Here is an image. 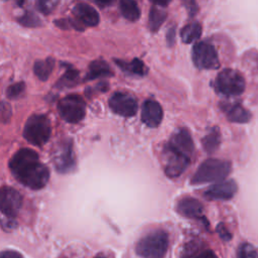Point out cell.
Wrapping results in <instances>:
<instances>
[{
  "mask_svg": "<svg viewBox=\"0 0 258 258\" xmlns=\"http://www.w3.org/2000/svg\"><path fill=\"white\" fill-rule=\"evenodd\" d=\"M8 165L14 177L26 187L40 189L48 182L49 170L39 161L38 154L32 149H19L11 157Z\"/></svg>",
  "mask_w": 258,
  "mask_h": 258,
  "instance_id": "cell-1",
  "label": "cell"
},
{
  "mask_svg": "<svg viewBox=\"0 0 258 258\" xmlns=\"http://www.w3.org/2000/svg\"><path fill=\"white\" fill-rule=\"evenodd\" d=\"M0 258H23L18 252L12 250H5L1 253Z\"/></svg>",
  "mask_w": 258,
  "mask_h": 258,
  "instance_id": "cell-33",
  "label": "cell"
},
{
  "mask_svg": "<svg viewBox=\"0 0 258 258\" xmlns=\"http://www.w3.org/2000/svg\"><path fill=\"white\" fill-rule=\"evenodd\" d=\"M52 162L57 171L67 173L75 168L76 160L71 140H62L52 152Z\"/></svg>",
  "mask_w": 258,
  "mask_h": 258,
  "instance_id": "cell-9",
  "label": "cell"
},
{
  "mask_svg": "<svg viewBox=\"0 0 258 258\" xmlns=\"http://www.w3.org/2000/svg\"><path fill=\"white\" fill-rule=\"evenodd\" d=\"M120 10L122 15L130 21H136L140 17V9L134 0H120Z\"/></svg>",
  "mask_w": 258,
  "mask_h": 258,
  "instance_id": "cell-22",
  "label": "cell"
},
{
  "mask_svg": "<svg viewBox=\"0 0 258 258\" xmlns=\"http://www.w3.org/2000/svg\"><path fill=\"white\" fill-rule=\"evenodd\" d=\"M163 155L165 159L164 172L168 177L171 178L179 176L188 166L190 161L189 156L174 149L168 144L164 146Z\"/></svg>",
  "mask_w": 258,
  "mask_h": 258,
  "instance_id": "cell-7",
  "label": "cell"
},
{
  "mask_svg": "<svg viewBox=\"0 0 258 258\" xmlns=\"http://www.w3.org/2000/svg\"><path fill=\"white\" fill-rule=\"evenodd\" d=\"M18 21L25 26H38L40 24V21L36 15H34L32 12H27L23 14L21 17L18 18Z\"/></svg>",
  "mask_w": 258,
  "mask_h": 258,
  "instance_id": "cell-28",
  "label": "cell"
},
{
  "mask_svg": "<svg viewBox=\"0 0 258 258\" xmlns=\"http://www.w3.org/2000/svg\"><path fill=\"white\" fill-rule=\"evenodd\" d=\"M58 3L59 0H36V6L43 14L51 13Z\"/></svg>",
  "mask_w": 258,
  "mask_h": 258,
  "instance_id": "cell-26",
  "label": "cell"
},
{
  "mask_svg": "<svg viewBox=\"0 0 258 258\" xmlns=\"http://www.w3.org/2000/svg\"><path fill=\"white\" fill-rule=\"evenodd\" d=\"M25 90V84L24 83H16L11 85L7 89V97L10 99H16L19 96L23 94Z\"/></svg>",
  "mask_w": 258,
  "mask_h": 258,
  "instance_id": "cell-29",
  "label": "cell"
},
{
  "mask_svg": "<svg viewBox=\"0 0 258 258\" xmlns=\"http://www.w3.org/2000/svg\"><path fill=\"white\" fill-rule=\"evenodd\" d=\"M176 211L182 217L201 219L204 214V207L198 200L194 198H184L177 203Z\"/></svg>",
  "mask_w": 258,
  "mask_h": 258,
  "instance_id": "cell-17",
  "label": "cell"
},
{
  "mask_svg": "<svg viewBox=\"0 0 258 258\" xmlns=\"http://www.w3.org/2000/svg\"><path fill=\"white\" fill-rule=\"evenodd\" d=\"M50 134V121L45 115H32L24 125L23 136L32 145L42 146L48 141Z\"/></svg>",
  "mask_w": 258,
  "mask_h": 258,
  "instance_id": "cell-4",
  "label": "cell"
},
{
  "mask_svg": "<svg viewBox=\"0 0 258 258\" xmlns=\"http://www.w3.org/2000/svg\"><path fill=\"white\" fill-rule=\"evenodd\" d=\"M183 5L185 6L186 10L188 11L190 16H194L198 10V6L196 3V0H182Z\"/></svg>",
  "mask_w": 258,
  "mask_h": 258,
  "instance_id": "cell-30",
  "label": "cell"
},
{
  "mask_svg": "<svg viewBox=\"0 0 258 258\" xmlns=\"http://www.w3.org/2000/svg\"><path fill=\"white\" fill-rule=\"evenodd\" d=\"M54 67V59L47 57L44 60H37L33 66L34 74L40 81H46Z\"/></svg>",
  "mask_w": 258,
  "mask_h": 258,
  "instance_id": "cell-19",
  "label": "cell"
},
{
  "mask_svg": "<svg viewBox=\"0 0 258 258\" xmlns=\"http://www.w3.org/2000/svg\"><path fill=\"white\" fill-rule=\"evenodd\" d=\"M73 26L77 29H83L84 26H95L99 23V14L94 7L87 3H78L73 9Z\"/></svg>",
  "mask_w": 258,
  "mask_h": 258,
  "instance_id": "cell-12",
  "label": "cell"
},
{
  "mask_svg": "<svg viewBox=\"0 0 258 258\" xmlns=\"http://www.w3.org/2000/svg\"><path fill=\"white\" fill-rule=\"evenodd\" d=\"M13 1H14L18 6H22L27 0H13Z\"/></svg>",
  "mask_w": 258,
  "mask_h": 258,
  "instance_id": "cell-36",
  "label": "cell"
},
{
  "mask_svg": "<svg viewBox=\"0 0 258 258\" xmlns=\"http://www.w3.org/2000/svg\"><path fill=\"white\" fill-rule=\"evenodd\" d=\"M109 106L114 113L124 117H131L137 112L136 99L124 92L114 93L109 100Z\"/></svg>",
  "mask_w": 258,
  "mask_h": 258,
  "instance_id": "cell-11",
  "label": "cell"
},
{
  "mask_svg": "<svg viewBox=\"0 0 258 258\" xmlns=\"http://www.w3.org/2000/svg\"><path fill=\"white\" fill-rule=\"evenodd\" d=\"M94 2H96L97 4H99L100 6H107L110 5L111 3H113L115 0H93Z\"/></svg>",
  "mask_w": 258,
  "mask_h": 258,
  "instance_id": "cell-34",
  "label": "cell"
},
{
  "mask_svg": "<svg viewBox=\"0 0 258 258\" xmlns=\"http://www.w3.org/2000/svg\"><path fill=\"white\" fill-rule=\"evenodd\" d=\"M231 163L226 160L210 158L205 160L191 177L192 184L223 181L231 172Z\"/></svg>",
  "mask_w": 258,
  "mask_h": 258,
  "instance_id": "cell-3",
  "label": "cell"
},
{
  "mask_svg": "<svg viewBox=\"0 0 258 258\" xmlns=\"http://www.w3.org/2000/svg\"><path fill=\"white\" fill-rule=\"evenodd\" d=\"M191 258H218V256L212 250H203L194 254Z\"/></svg>",
  "mask_w": 258,
  "mask_h": 258,
  "instance_id": "cell-31",
  "label": "cell"
},
{
  "mask_svg": "<svg viewBox=\"0 0 258 258\" xmlns=\"http://www.w3.org/2000/svg\"><path fill=\"white\" fill-rule=\"evenodd\" d=\"M22 206L21 195L10 186H3L0 194V207L2 215L7 219H13Z\"/></svg>",
  "mask_w": 258,
  "mask_h": 258,
  "instance_id": "cell-10",
  "label": "cell"
},
{
  "mask_svg": "<svg viewBox=\"0 0 258 258\" xmlns=\"http://www.w3.org/2000/svg\"><path fill=\"white\" fill-rule=\"evenodd\" d=\"M220 141H221V134L218 127H213L210 130V132L202 140L203 146L208 153L215 152L220 145Z\"/></svg>",
  "mask_w": 258,
  "mask_h": 258,
  "instance_id": "cell-21",
  "label": "cell"
},
{
  "mask_svg": "<svg viewBox=\"0 0 258 258\" xmlns=\"http://www.w3.org/2000/svg\"><path fill=\"white\" fill-rule=\"evenodd\" d=\"M79 78V72L76 71L73 68H70L67 70V72L63 74V76L59 79V81L56 84V87L58 88H64V87H72L75 86L77 83V80Z\"/></svg>",
  "mask_w": 258,
  "mask_h": 258,
  "instance_id": "cell-25",
  "label": "cell"
},
{
  "mask_svg": "<svg viewBox=\"0 0 258 258\" xmlns=\"http://www.w3.org/2000/svg\"><path fill=\"white\" fill-rule=\"evenodd\" d=\"M238 258H258V253L251 244L245 243L238 250Z\"/></svg>",
  "mask_w": 258,
  "mask_h": 258,
  "instance_id": "cell-27",
  "label": "cell"
},
{
  "mask_svg": "<svg viewBox=\"0 0 258 258\" xmlns=\"http://www.w3.org/2000/svg\"><path fill=\"white\" fill-rule=\"evenodd\" d=\"M217 231L218 233L220 234V237L225 240V241H228L231 239V235L230 233L228 232V230L226 229V227L223 225V224H220L218 227H217Z\"/></svg>",
  "mask_w": 258,
  "mask_h": 258,
  "instance_id": "cell-32",
  "label": "cell"
},
{
  "mask_svg": "<svg viewBox=\"0 0 258 258\" xmlns=\"http://www.w3.org/2000/svg\"><path fill=\"white\" fill-rule=\"evenodd\" d=\"M162 108L154 100H146L142 106L141 120L149 127H157L162 120Z\"/></svg>",
  "mask_w": 258,
  "mask_h": 258,
  "instance_id": "cell-14",
  "label": "cell"
},
{
  "mask_svg": "<svg viewBox=\"0 0 258 258\" xmlns=\"http://www.w3.org/2000/svg\"><path fill=\"white\" fill-rule=\"evenodd\" d=\"M215 88L222 95L228 97L238 96L245 90V80L238 71L225 69L217 76Z\"/></svg>",
  "mask_w": 258,
  "mask_h": 258,
  "instance_id": "cell-5",
  "label": "cell"
},
{
  "mask_svg": "<svg viewBox=\"0 0 258 258\" xmlns=\"http://www.w3.org/2000/svg\"><path fill=\"white\" fill-rule=\"evenodd\" d=\"M152 3L156 4V5H160V6H165L167 5L171 0H150Z\"/></svg>",
  "mask_w": 258,
  "mask_h": 258,
  "instance_id": "cell-35",
  "label": "cell"
},
{
  "mask_svg": "<svg viewBox=\"0 0 258 258\" xmlns=\"http://www.w3.org/2000/svg\"><path fill=\"white\" fill-rule=\"evenodd\" d=\"M115 62L125 72L132 74V75H137V76H144L147 73V68L145 64L138 58H134L131 62H126L124 60L120 59H115Z\"/></svg>",
  "mask_w": 258,
  "mask_h": 258,
  "instance_id": "cell-20",
  "label": "cell"
},
{
  "mask_svg": "<svg viewBox=\"0 0 258 258\" xmlns=\"http://www.w3.org/2000/svg\"><path fill=\"white\" fill-rule=\"evenodd\" d=\"M167 144L189 157L191 156L195 148L191 136L189 132L184 128L175 131Z\"/></svg>",
  "mask_w": 258,
  "mask_h": 258,
  "instance_id": "cell-15",
  "label": "cell"
},
{
  "mask_svg": "<svg viewBox=\"0 0 258 258\" xmlns=\"http://www.w3.org/2000/svg\"><path fill=\"white\" fill-rule=\"evenodd\" d=\"M58 112L63 120L69 123H78L85 117L86 104L77 95H70L58 102Z\"/></svg>",
  "mask_w": 258,
  "mask_h": 258,
  "instance_id": "cell-6",
  "label": "cell"
},
{
  "mask_svg": "<svg viewBox=\"0 0 258 258\" xmlns=\"http://www.w3.org/2000/svg\"><path fill=\"white\" fill-rule=\"evenodd\" d=\"M192 60L199 69L214 70L220 67L218 53L215 47L206 41H201L194 45Z\"/></svg>",
  "mask_w": 258,
  "mask_h": 258,
  "instance_id": "cell-8",
  "label": "cell"
},
{
  "mask_svg": "<svg viewBox=\"0 0 258 258\" xmlns=\"http://www.w3.org/2000/svg\"><path fill=\"white\" fill-rule=\"evenodd\" d=\"M95 258H106V257H102V256H98V257H95Z\"/></svg>",
  "mask_w": 258,
  "mask_h": 258,
  "instance_id": "cell-37",
  "label": "cell"
},
{
  "mask_svg": "<svg viewBox=\"0 0 258 258\" xmlns=\"http://www.w3.org/2000/svg\"><path fill=\"white\" fill-rule=\"evenodd\" d=\"M237 191V184L234 180H226L215 183L204 194L205 198L211 201H226L234 197Z\"/></svg>",
  "mask_w": 258,
  "mask_h": 258,
  "instance_id": "cell-13",
  "label": "cell"
},
{
  "mask_svg": "<svg viewBox=\"0 0 258 258\" xmlns=\"http://www.w3.org/2000/svg\"><path fill=\"white\" fill-rule=\"evenodd\" d=\"M202 34V26L199 22H191L185 25L180 31V37L183 42L190 43L198 39Z\"/></svg>",
  "mask_w": 258,
  "mask_h": 258,
  "instance_id": "cell-23",
  "label": "cell"
},
{
  "mask_svg": "<svg viewBox=\"0 0 258 258\" xmlns=\"http://www.w3.org/2000/svg\"><path fill=\"white\" fill-rule=\"evenodd\" d=\"M168 235L163 230H155L143 236L136 244V254L142 258H163L168 249Z\"/></svg>",
  "mask_w": 258,
  "mask_h": 258,
  "instance_id": "cell-2",
  "label": "cell"
},
{
  "mask_svg": "<svg viewBox=\"0 0 258 258\" xmlns=\"http://www.w3.org/2000/svg\"><path fill=\"white\" fill-rule=\"evenodd\" d=\"M113 76L109 64L102 59H96L92 61L89 66V73L86 76L85 80H94L100 77H110Z\"/></svg>",
  "mask_w": 258,
  "mask_h": 258,
  "instance_id": "cell-18",
  "label": "cell"
},
{
  "mask_svg": "<svg viewBox=\"0 0 258 258\" xmlns=\"http://www.w3.org/2000/svg\"><path fill=\"white\" fill-rule=\"evenodd\" d=\"M166 18V12L159 7L153 6L149 13V27L151 31H156Z\"/></svg>",
  "mask_w": 258,
  "mask_h": 258,
  "instance_id": "cell-24",
  "label": "cell"
},
{
  "mask_svg": "<svg viewBox=\"0 0 258 258\" xmlns=\"http://www.w3.org/2000/svg\"><path fill=\"white\" fill-rule=\"evenodd\" d=\"M221 109L227 116L228 120L235 123H247L251 120V113L240 103H222Z\"/></svg>",
  "mask_w": 258,
  "mask_h": 258,
  "instance_id": "cell-16",
  "label": "cell"
}]
</instances>
